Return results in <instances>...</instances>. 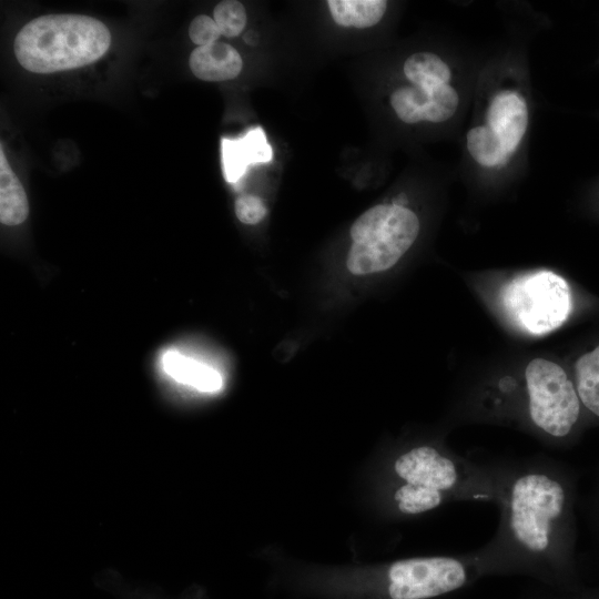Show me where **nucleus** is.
I'll use <instances>...</instances> for the list:
<instances>
[{
	"instance_id": "obj_1",
	"label": "nucleus",
	"mask_w": 599,
	"mask_h": 599,
	"mask_svg": "<svg viewBox=\"0 0 599 599\" xmlns=\"http://www.w3.org/2000/svg\"><path fill=\"white\" fill-rule=\"evenodd\" d=\"M579 476L545 455L504 458L499 520L473 555L484 578L521 576L555 590L580 585L577 556Z\"/></svg>"
},
{
	"instance_id": "obj_2",
	"label": "nucleus",
	"mask_w": 599,
	"mask_h": 599,
	"mask_svg": "<svg viewBox=\"0 0 599 599\" xmlns=\"http://www.w3.org/2000/svg\"><path fill=\"white\" fill-rule=\"evenodd\" d=\"M111 44L108 27L83 14H47L28 22L17 34L19 63L33 73L78 69L102 58Z\"/></svg>"
},
{
	"instance_id": "obj_3",
	"label": "nucleus",
	"mask_w": 599,
	"mask_h": 599,
	"mask_svg": "<svg viewBox=\"0 0 599 599\" xmlns=\"http://www.w3.org/2000/svg\"><path fill=\"white\" fill-rule=\"evenodd\" d=\"M532 427L557 447L576 440L587 416L575 380L551 361L535 358L525 369Z\"/></svg>"
},
{
	"instance_id": "obj_4",
	"label": "nucleus",
	"mask_w": 599,
	"mask_h": 599,
	"mask_svg": "<svg viewBox=\"0 0 599 599\" xmlns=\"http://www.w3.org/2000/svg\"><path fill=\"white\" fill-rule=\"evenodd\" d=\"M418 233L419 220L409 209L394 203L370 207L352 225L348 271L366 275L390 268L414 244Z\"/></svg>"
},
{
	"instance_id": "obj_5",
	"label": "nucleus",
	"mask_w": 599,
	"mask_h": 599,
	"mask_svg": "<svg viewBox=\"0 0 599 599\" xmlns=\"http://www.w3.org/2000/svg\"><path fill=\"white\" fill-rule=\"evenodd\" d=\"M530 123L529 104L516 88L495 91L480 122L471 125L465 138L471 160L487 170L504 167L517 153Z\"/></svg>"
},
{
	"instance_id": "obj_6",
	"label": "nucleus",
	"mask_w": 599,
	"mask_h": 599,
	"mask_svg": "<svg viewBox=\"0 0 599 599\" xmlns=\"http://www.w3.org/2000/svg\"><path fill=\"white\" fill-rule=\"evenodd\" d=\"M508 314L527 332L541 335L561 326L572 308L567 281L551 271L520 275L502 291Z\"/></svg>"
},
{
	"instance_id": "obj_7",
	"label": "nucleus",
	"mask_w": 599,
	"mask_h": 599,
	"mask_svg": "<svg viewBox=\"0 0 599 599\" xmlns=\"http://www.w3.org/2000/svg\"><path fill=\"white\" fill-rule=\"evenodd\" d=\"M397 118L405 123H443L450 120L460 103L458 90L450 84H407L398 87L389 98Z\"/></svg>"
},
{
	"instance_id": "obj_8",
	"label": "nucleus",
	"mask_w": 599,
	"mask_h": 599,
	"mask_svg": "<svg viewBox=\"0 0 599 599\" xmlns=\"http://www.w3.org/2000/svg\"><path fill=\"white\" fill-rule=\"evenodd\" d=\"M221 158L224 177L229 183H236L248 165L267 163L273 151L261 128L251 129L237 139H221Z\"/></svg>"
},
{
	"instance_id": "obj_9",
	"label": "nucleus",
	"mask_w": 599,
	"mask_h": 599,
	"mask_svg": "<svg viewBox=\"0 0 599 599\" xmlns=\"http://www.w3.org/2000/svg\"><path fill=\"white\" fill-rule=\"evenodd\" d=\"M242 67L243 61L237 50L221 41L197 47L190 55L191 71L203 81L234 79L240 74Z\"/></svg>"
},
{
	"instance_id": "obj_10",
	"label": "nucleus",
	"mask_w": 599,
	"mask_h": 599,
	"mask_svg": "<svg viewBox=\"0 0 599 599\" xmlns=\"http://www.w3.org/2000/svg\"><path fill=\"white\" fill-rule=\"evenodd\" d=\"M161 362L164 372L181 384L206 393L222 387V377L217 370L175 349L166 351Z\"/></svg>"
},
{
	"instance_id": "obj_11",
	"label": "nucleus",
	"mask_w": 599,
	"mask_h": 599,
	"mask_svg": "<svg viewBox=\"0 0 599 599\" xmlns=\"http://www.w3.org/2000/svg\"><path fill=\"white\" fill-rule=\"evenodd\" d=\"M29 204L24 189L11 170L3 148H0V221L13 226L26 221Z\"/></svg>"
},
{
	"instance_id": "obj_12",
	"label": "nucleus",
	"mask_w": 599,
	"mask_h": 599,
	"mask_svg": "<svg viewBox=\"0 0 599 599\" xmlns=\"http://www.w3.org/2000/svg\"><path fill=\"white\" fill-rule=\"evenodd\" d=\"M573 380L587 416L599 422V344L578 357Z\"/></svg>"
},
{
	"instance_id": "obj_13",
	"label": "nucleus",
	"mask_w": 599,
	"mask_h": 599,
	"mask_svg": "<svg viewBox=\"0 0 599 599\" xmlns=\"http://www.w3.org/2000/svg\"><path fill=\"white\" fill-rule=\"evenodd\" d=\"M327 4L337 24L361 29L378 23L387 8L384 0H329Z\"/></svg>"
},
{
	"instance_id": "obj_14",
	"label": "nucleus",
	"mask_w": 599,
	"mask_h": 599,
	"mask_svg": "<svg viewBox=\"0 0 599 599\" xmlns=\"http://www.w3.org/2000/svg\"><path fill=\"white\" fill-rule=\"evenodd\" d=\"M404 75L410 84H450L453 71L449 64L432 52H416L408 57L403 67Z\"/></svg>"
},
{
	"instance_id": "obj_15",
	"label": "nucleus",
	"mask_w": 599,
	"mask_h": 599,
	"mask_svg": "<svg viewBox=\"0 0 599 599\" xmlns=\"http://www.w3.org/2000/svg\"><path fill=\"white\" fill-rule=\"evenodd\" d=\"M213 16L221 34L227 38L237 37L246 26L245 8L238 1H221L214 8Z\"/></svg>"
},
{
	"instance_id": "obj_16",
	"label": "nucleus",
	"mask_w": 599,
	"mask_h": 599,
	"mask_svg": "<svg viewBox=\"0 0 599 599\" xmlns=\"http://www.w3.org/2000/svg\"><path fill=\"white\" fill-rule=\"evenodd\" d=\"M517 599H599V585L585 586L582 583L571 590H555L535 582Z\"/></svg>"
},
{
	"instance_id": "obj_17",
	"label": "nucleus",
	"mask_w": 599,
	"mask_h": 599,
	"mask_svg": "<svg viewBox=\"0 0 599 599\" xmlns=\"http://www.w3.org/2000/svg\"><path fill=\"white\" fill-rule=\"evenodd\" d=\"M579 508L587 519L590 532L599 550V468L587 494L579 500Z\"/></svg>"
},
{
	"instance_id": "obj_18",
	"label": "nucleus",
	"mask_w": 599,
	"mask_h": 599,
	"mask_svg": "<svg viewBox=\"0 0 599 599\" xmlns=\"http://www.w3.org/2000/svg\"><path fill=\"white\" fill-rule=\"evenodd\" d=\"M189 35L194 44L204 47L216 42L221 31L214 19L206 14H200L190 23Z\"/></svg>"
},
{
	"instance_id": "obj_19",
	"label": "nucleus",
	"mask_w": 599,
	"mask_h": 599,
	"mask_svg": "<svg viewBox=\"0 0 599 599\" xmlns=\"http://www.w3.org/2000/svg\"><path fill=\"white\" fill-rule=\"evenodd\" d=\"M267 209L258 196L244 194L235 201V214L244 224H257L265 217Z\"/></svg>"
}]
</instances>
